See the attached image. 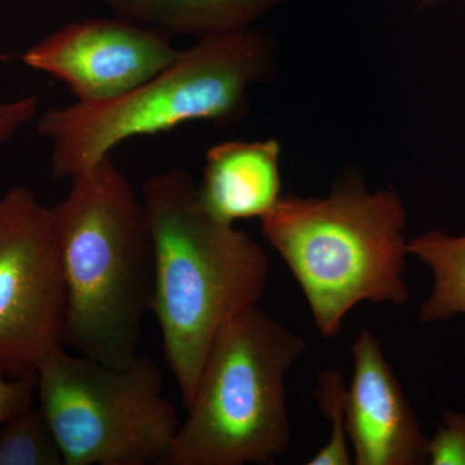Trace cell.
<instances>
[{
	"label": "cell",
	"instance_id": "cell-5",
	"mask_svg": "<svg viewBox=\"0 0 465 465\" xmlns=\"http://www.w3.org/2000/svg\"><path fill=\"white\" fill-rule=\"evenodd\" d=\"M304 339L246 309L217 332L164 465L272 464L289 449L284 376Z\"/></svg>",
	"mask_w": 465,
	"mask_h": 465
},
{
	"label": "cell",
	"instance_id": "cell-8",
	"mask_svg": "<svg viewBox=\"0 0 465 465\" xmlns=\"http://www.w3.org/2000/svg\"><path fill=\"white\" fill-rule=\"evenodd\" d=\"M171 38L122 18H91L61 27L20 58L65 84L78 103L119 99L179 57Z\"/></svg>",
	"mask_w": 465,
	"mask_h": 465
},
{
	"label": "cell",
	"instance_id": "cell-1",
	"mask_svg": "<svg viewBox=\"0 0 465 465\" xmlns=\"http://www.w3.org/2000/svg\"><path fill=\"white\" fill-rule=\"evenodd\" d=\"M143 203L154 252L152 313L186 410L217 332L259 305L269 260L249 234L207 213L180 168L146 180Z\"/></svg>",
	"mask_w": 465,
	"mask_h": 465
},
{
	"label": "cell",
	"instance_id": "cell-4",
	"mask_svg": "<svg viewBox=\"0 0 465 465\" xmlns=\"http://www.w3.org/2000/svg\"><path fill=\"white\" fill-rule=\"evenodd\" d=\"M273 64L274 42L262 30L208 36L119 99L48 109L36 133L52 142L54 176L72 180L133 137L188 122L234 124L249 109L251 85L268 81Z\"/></svg>",
	"mask_w": 465,
	"mask_h": 465
},
{
	"label": "cell",
	"instance_id": "cell-16",
	"mask_svg": "<svg viewBox=\"0 0 465 465\" xmlns=\"http://www.w3.org/2000/svg\"><path fill=\"white\" fill-rule=\"evenodd\" d=\"M36 393V370L16 378L0 369V424L11 416L33 406Z\"/></svg>",
	"mask_w": 465,
	"mask_h": 465
},
{
	"label": "cell",
	"instance_id": "cell-18",
	"mask_svg": "<svg viewBox=\"0 0 465 465\" xmlns=\"http://www.w3.org/2000/svg\"><path fill=\"white\" fill-rule=\"evenodd\" d=\"M442 2V0H421L419 8L430 7V5H437V3Z\"/></svg>",
	"mask_w": 465,
	"mask_h": 465
},
{
	"label": "cell",
	"instance_id": "cell-3",
	"mask_svg": "<svg viewBox=\"0 0 465 465\" xmlns=\"http://www.w3.org/2000/svg\"><path fill=\"white\" fill-rule=\"evenodd\" d=\"M406 220L396 192L370 193L349 173L327 197L281 195L262 232L302 287L318 331L335 338L360 302L400 307L409 299Z\"/></svg>",
	"mask_w": 465,
	"mask_h": 465
},
{
	"label": "cell",
	"instance_id": "cell-10",
	"mask_svg": "<svg viewBox=\"0 0 465 465\" xmlns=\"http://www.w3.org/2000/svg\"><path fill=\"white\" fill-rule=\"evenodd\" d=\"M281 145L275 140L228 142L208 150L202 204L225 224L265 216L280 200L282 180Z\"/></svg>",
	"mask_w": 465,
	"mask_h": 465
},
{
	"label": "cell",
	"instance_id": "cell-13",
	"mask_svg": "<svg viewBox=\"0 0 465 465\" xmlns=\"http://www.w3.org/2000/svg\"><path fill=\"white\" fill-rule=\"evenodd\" d=\"M0 465H65L39 407H27L0 424Z\"/></svg>",
	"mask_w": 465,
	"mask_h": 465
},
{
	"label": "cell",
	"instance_id": "cell-14",
	"mask_svg": "<svg viewBox=\"0 0 465 465\" xmlns=\"http://www.w3.org/2000/svg\"><path fill=\"white\" fill-rule=\"evenodd\" d=\"M317 400L327 420L331 424L329 440L307 461L308 465H349L353 463L348 450L345 424L344 376L336 370L326 369L318 376Z\"/></svg>",
	"mask_w": 465,
	"mask_h": 465
},
{
	"label": "cell",
	"instance_id": "cell-9",
	"mask_svg": "<svg viewBox=\"0 0 465 465\" xmlns=\"http://www.w3.org/2000/svg\"><path fill=\"white\" fill-rule=\"evenodd\" d=\"M354 372L345 394V424L357 465L428 464V440L382 354L363 330L351 348Z\"/></svg>",
	"mask_w": 465,
	"mask_h": 465
},
{
	"label": "cell",
	"instance_id": "cell-17",
	"mask_svg": "<svg viewBox=\"0 0 465 465\" xmlns=\"http://www.w3.org/2000/svg\"><path fill=\"white\" fill-rule=\"evenodd\" d=\"M8 56H2L5 60ZM38 108V96L25 97L12 103H0V142L9 139L24 124L33 118Z\"/></svg>",
	"mask_w": 465,
	"mask_h": 465
},
{
	"label": "cell",
	"instance_id": "cell-6",
	"mask_svg": "<svg viewBox=\"0 0 465 465\" xmlns=\"http://www.w3.org/2000/svg\"><path fill=\"white\" fill-rule=\"evenodd\" d=\"M36 394L65 465H164L180 427L142 354L112 367L54 349L36 367Z\"/></svg>",
	"mask_w": 465,
	"mask_h": 465
},
{
	"label": "cell",
	"instance_id": "cell-2",
	"mask_svg": "<svg viewBox=\"0 0 465 465\" xmlns=\"http://www.w3.org/2000/svg\"><path fill=\"white\" fill-rule=\"evenodd\" d=\"M54 216L66 287L64 345L104 365H128L154 290L143 200L108 154L73 177Z\"/></svg>",
	"mask_w": 465,
	"mask_h": 465
},
{
	"label": "cell",
	"instance_id": "cell-12",
	"mask_svg": "<svg viewBox=\"0 0 465 465\" xmlns=\"http://www.w3.org/2000/svg\"><path fill=\"white\" fill-rule=\"evenodd\" d=\"M407 250L433 273L432 292L419 313L421 322H440L465 314V234L423 232L407 242Z\"/></svg>",
	"mask_w": 465,
	"mask_h": 465
},
{
	"label": "cell",
	"instance_id": "cell-7",
	"mask_svg": "<svg viewBox=\"0 0 465 465\" xmlns=\"http://www.w3.org/2000/svg\"><path fill=\"white\" fill-rule=\"evenodd\" d=\"M66 287L54 208L25 186L0 197V369L35 371L64 347Z\"/></svg>",
	"mask_w": 465,
	"mask_h": 465
},
{
	"label": "cell",
	"instance_id": "cell-15",
	"mask_svg": "<svg viewBox=\"0 0 465 465\" xmlns=\"http://www.w3.org/2000/svg\"><path fill=\"white\" fill-rule=\"evenodd\" d=\"M428 464L465 465V414L443 412L442 424L428 440Z\"/></svg>",
	"mask_w": 465,
	"mask_h": 465
},
{
	"label": "cell",
	"instance_id": "cell-11",
	"mask_svg": "<svg viewBox=\"0 0 465 465\" xmlns=\"http://www.w3.org/2000/svg\"><path fill=\"white\" fill-rule=\"evenodd\" d=\"M282 0H105L115 17L168 38L241 32Z\"/></svg>",
	"mask_w": 465,
	"mask_h": 465
}]
</instances>
